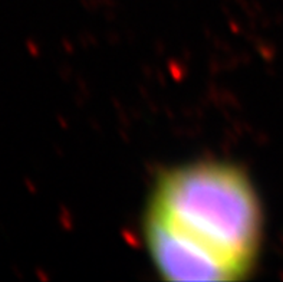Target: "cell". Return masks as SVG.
I'll return each mask as SVG.
<instances>
[{"mask_svg": "<svg viewBox=\"0 0 283 282\" xmlns=\"http://www.w3.org/2000/svg\"><path fill=\"white\" fill-rule=\"evenodd\" d=\"M263 236L259 191L231 161L168 167L154 180L144 206V246L165 281L246 280L256 268Z\"/></svg>", "mask_w": 283, "mask_h": 282, "instance_id": "obj_1", "label": "cell"}]
</instances>
